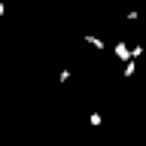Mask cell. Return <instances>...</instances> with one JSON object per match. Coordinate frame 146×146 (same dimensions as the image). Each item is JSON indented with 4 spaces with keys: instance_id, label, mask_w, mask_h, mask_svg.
Returning <instances> with one entry per match:
<instances>
[{
    "instance_id": "obj_1",
    "label": "cell",
    "mask_w": 146,
    "mask_h": 146,
    "mask_svg": "<svg viewBox=\"0 0 146 146\" xmlns=\"http://www.w3.org/2000/svg\"><path fill=\"white\" fill-rule=\"evenodd\" d=\"M113 52H116V58H119V61H134V58H131V49H128L125 43H119Z\"/></svg>"
},
{
    "instance_id": "obj_2",
    "label": "cell",
    "mask_w": 146,
    "mask_h": 146,
    "mask_svg": "<svg viewBox=\"0 0 146 146\" xmlns=\"http://www.w3.org/2000/svg\"><path fill=\"white\" fill-rule=\"evenodd\" d=\"M85 43H91V46H94V49H98V52H100V49H104V43H100L98 36H85Z\"/></svg>"
}]
</instances>
